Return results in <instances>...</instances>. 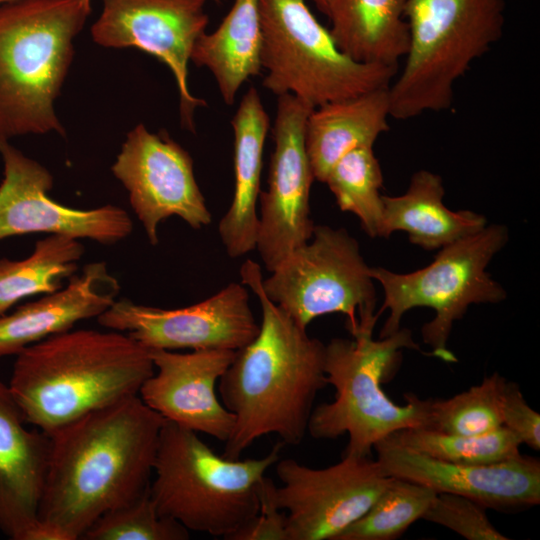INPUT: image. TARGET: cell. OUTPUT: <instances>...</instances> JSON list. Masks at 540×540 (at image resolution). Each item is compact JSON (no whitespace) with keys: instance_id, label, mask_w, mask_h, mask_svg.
<instances>
[{"instance_id":"obj_14","label":"cell","mask_w":540,"mask_h":540,"mask_svg":"<svg viewBox=\"0 0 540 540\" xmlns=\"http://www.w3.org/2000/svg\"><path fill=\"white\" fill-rule=\"evenodd\" d=\"M207 0H102L91 27L92 40L106 48H137L164 63L179 93L181 124L191 132L203 99L188 86V64L197 40L206 32Z\"/></svg>"},{"instance_id":"obj_13","label":"cell","mask_w":540,"mask_h":540,"mask_svg":"<svg viewBox=\"0 0 540 540\" xmlns=\"http://www.w3.org/2000/svg\"><path fill=\"white\" fill-rule=\"evenodd\" d=\"M111 170L127 190L152 246L159 242L160 223L171 216L195 230L211 223L193 160L166 131L153 133L142 123L136 125L127 133Z\"/></svg>"},{"instance_id":"obj_19","label":"cell","mask_w":540,"mask_h":540,"mask_svg":"<svg viewBox=\"0 0 540 540\" xmlns=\"http://www.w3.org/2000/svg\"><path fill=\"white\" fill-rule=\"evenodd\" d=\"M27 424L8 383L0 380V531L12 540H38L50 456V436Z\"/></svg>"},{"instance_id":"obj_36","label":"cell","mask_w":540,"mask_h":540,"mask_svg":"<svg viewBox=\"0 0 540 540\" xmlns=\"http://www.w3.org/2000/svg\"><path fill=\"white\" fill-rule=\"evenodd\" d=\"M13 1H16V0H0V7Z\"/></svg>"},{"instance_id":"obj_26","label":"cell","mask_w":540,"mask_h":540,"mask_svg":"<svg viewBox=\"0 0 540 540\" xmlns=\"http://www.w3.org/2000/svg\"><path fill=\"white\" fill-rule=\"evenodd\" d=\"M84 251L79 239L49 235L25 259L0 258V316L27 297L62 288L76 273Z\"/></svg>"},{"instance_id":"obj_22","label":"cell","mask_w":540,"mask_h":540,"mask_svg":"<svg viewBox=\"0 0 540 540\" xmlns=\"http://www.w3.org/2000/svg\"><path fill=\"white\" fill-rule=\"evenodd\" d=\"M389 116L388 87L313 108L306 121L305 144L315 180L324 183L348 152L373 147L389 130Z\"/></svg>"},{"instance_id":"obj_20","label":"cell","mask_w":540,"mask_h":540,"mask_svg":"<svg viewBox=\"0 0 540 540\" xmlns=\"http://www.w3.org/2000/svg\"><path fill=\"white\" fill-rule=\"evenodd\" d=\"M119 291V281L105 262L86 264L65 287L0 316V358L97 318L116 301Z\"/></svg>"},{"instance_id":"obj_35","label":"cell","mask_w":540,"mask_h":540,"mask_svg":"<svg viewBox=\"0 0 540 540\" xmlns=\"http://www.w3.org/2000/svg\"><path fill=\"white\" fill-rule=\"evenodd\" d=\"M315 6L322 12L324 15L328 16L331 5L334 0H312Z\"/></svg>"},{"instance_id":"obj_34","label":"cell","mask_w":540,"mask_h":540,"mask_svg":"<svg viewBox=\"0 0 540 540\" xmlns=\"http://www.w3.org/2000/svg\"><path fill=\"white\" fill-rule=\"evenodd\" d=\"M502 425L533 450L540 449V415L525 400L517 383L506 381L501 398Z\"/></svg>"},{"instance_id":"obj_3","label":"cell","mask_w":540,"mask_h":540,"mask_svg":"<svg viewBox=\"0 0 540 540\" xmlns=\"http://www.w3.org/2000/svg\"><path fill=\"white\" fill-rule=\"evenodd\" d=\"M153 373L149 350L126 333L69 330L19 352L8 386L26 422L50 435L139 395Z\"/></svg>"},{"instance_id":"obj_23","label":"cell","mask_w":540,"mask_h":540,"mask_svg":"<svg viewBox=\"0 0 540 540\" xmlns=\"http://www.w3.org/2000/svg\"><path fill=\"white\" fill-rule=\"evenodd\" d=\"M444 194L440 175L428 170L415 172L403 194L383 195L381 238L402 231L407 233L412 244L435 250L473 235L488 225L482 214L448 209L443 202Z\"/></svg>"},{"instance_id":"obj_33","label":"cell","mask_w":540,"mask_h":540,"mask_svg":"<svg viewBox=\"0 0 540 540\" xmlns=\"http://www.w3.org/2000/svg\"><path fill=\"white\" fill-rule=\"evenodd\" d=\"M275 489L272 479L265 476L259 486L257 515L229 540H288L286 514L276 502Z\"/></svg>"},{"instance_id":"obj_11","label":"cell","mask_w":540,"mask_h":540,"mask_svg":"<svg viewBox=\"0 0 540 540\" xmlns=\"http://www.w3.org/2000/svg\"><path fill=\"white\" fill-rule=\"evenodd\" d=\"M274 466L281 481L275 499L287 511L288 540H336L367 512L391 479L370 457L343 456L321 469L294 459H279Z\"/></svg>"},{"instance_id":"obj_32","label":"cell","mask_w":540,"mask_h":540,"mask_svg":"<svg viewBox=\"0 0 540 540\" xmlns=\"http://www.w3.org/2000/svg\"><path fill=\"white\" fill-rule=\"evenodd\" d=\"M486 507L470 498L436 493L422 519L444 526L467 540H507L490 522Z\"/></svg>"},{"instance_id":"obj_29","label":"cell","mask_w":540,"mask_h":540,"mask_svg":"<svg viewBox=\"0 0 540 540\" xmlns=\"http://www.w3.org/2000/svg\"><path fill=\"white\" fill-rule=\"evenodd\" d=\"M436 492L424 485L391 477L367 512L336 540H394L424 513Z\"/></svg>"},{"instance_id":"obj_28","label":"cell","mask_w":540,"mask_h":540,"mask_svg":"<svg viewBox=\"0 0 540 540\" xmlns=\"http://www.w3.org/2000/svg\"><path fill=\"white\" fill-rule=\"evenodd\" d=\"M387 439L441 461L466 465H485L515 458L520 455L521 445L517 436L504 426L480 435L406 428L392 433Z\"/></svg>"},{"instance_id":"obj_5","label":"cell","mask_w":540,"mask_h":540,"mask_svg":"<svg viewBox=\"0 0 540 540\" xmlns=\"http://www.w3.org/2000/svg\"><path fill=\"white\" fill-rule=\"evenodd\" d=\"M377 320L359 323L352 339L325 344L324 371L335 389L332 402L311 412L307 431L315 439L348 435L343 456L370 457L375 444L406 428H426L431 399L405 394L398 405L382 389L399 368L404 349L420 350L407 328L375 340Z\"/></svg>"},{"instance_id":"obj_30","label":"cell","mask_w":540,"mask_h":540,"mask_svg":"<svg viewBox=\"0 0 540 540\" xmlns=\"http://www.w3.org/2000/svg\"><path fill=\"white\" fill-rule=\"evenodd\" d=\"M506 379L498 372L447 399H431L426 429L480 435L502 425L501 398Z\"/></svg>"},{"instance_id":"obj_4","label":"cell","mask_w":540,"mask_h":540,"mask_svg":"<svg viewBox=\"0 0 540 540\" xmlns=\"http://www.w3.org/2000/svg\"><path fill=\"white\" fill-rule=\"evenodd\" d=\"M90 13L89 0H16L0 7V141L65 136L55 102Z\"/></svg>"},{"instance_id":"obj_16","label":"cell","mask_w":540,"mask_h":540,"mask_svg":"<svg viewBox=\"0 0 540 540\" xmlns=\"http://www.w3.org/2000/svg\"><path fill=\"white\" fill-rule=\"evenodd\" d=\"M0 156V240L48 233L112 245L132 232L130 216L118 206L83 210L54 201L48 195L54 182L50 171L10 141H0Z\"/></svg>"},{"instance_id":"obj_24","label":"cell","mask_w":540,"mask_h":540,"mask_svg":"<svg viewBox=\"0 0 540 540\" xmlns=\"http://www.w3.org/2000/svg\"><path fill=\"white\" fill-rule=\"evenodd\" d=\"M261 40L260 0H234L219 26L197 40L191 62L211 72L222 100L232 105L242 85L261 72Z\"/></svg>"},{"instance_id":"obj_18","label":"cell","mask_w":540,"mask_h":540,"mask_svg":"<svg viewBox=\"0 0 540 540\" xmlns=\"http://www.w3.org/2000/svg\"><path fill=\"white\" fill-rule=\"evenodd\" d=\"M148 350L154 373L139 391L142 401L167 421L225 443L234 426V415L218 398L216 384L236 351Z\"/></svg>"},{"instance_id":"obj_7","label":"cell","mask_w":540,"mask_h":540,"mask_svg":"<svg viewBox=\"0 0 540 540\" xmlns=\"http://www.w3.org/2000/svg\"><path fill=\"white\" fill-rule=\"evenodd\" d=\"M408 48L388 87L390 116L450 109L454 84L502 37L503 0H403Z\"/></svg>"},{"instance_id":"obj_17","label":"cell","mask_w":540,"mask_h":540,"mask_svg":"<svg viewBox=\"0 0 540 540\" xmlns=\"http://www.w3.org/2000/svg\"><path fill=\"white\" fill-rule=\"evenodd\" d=\"M387 476L424 485L436 493L461 495L486 508L509 512L540 503V462L519 455L505 461L466 465L441 461L391 442L374 448Z\"/></svg>"},{"instance_id":"obj_10","label":"cell","mask_w":540,"mask_h":540,"mask_svg":"<svg viewBox=\"0 0 540 540\" xmlns=\"http://www.w3.org/2000/svg\"><path fill=\"white\" fill-rule=\"evenodd\" d=\"M369 269L346 229L315 225L311 239L270 272L262 288L302 328L319 316L340 313L352 334L359 322L379 317Z\"/></svg>"},{"instance_id":"obj_15","label":"cell","mask_w":540,"mask_h":540,"mask_svg":"<svg viewBox=\"0 0 540 540\" xmlns=\"http://www.w3.org/2000/svg\"><path fill=\"white\" fill-rule=\"evenodd\" d=\"M97 321L103 327L125 332L147 349L173 351H237L256 337L260 327L246 286L235 282L201 302L178 309L116 300Z\"/></svg>"},{"instance_id":"obj_1","label":"cell","mask_w":540,"mask_h":540,"mask_svg":"<svg viewBox=\"0 0 540 540\" xmlns=\"http://www.w3.org/2000/svg\"><path fill=\"white\" fill-rule=\"evenodd\" d=\"M165 422L135 395L50 434L38 540H79L101 515L146 493Z\"/></svg>"},{"instance_id":"obj_21","label":"cell","mask_w":540,"mask_h":540,"mask_svg":"<svg viewBox=\"0 0 540 540\" xmlns=\"http://www.w3.org/2000/svg\"><path fill=\"white\" fill-rule=\"evenodd\" d=\"M234 133V193L218 232L227 254L242 257L256 249L258 201L269 116L255 87L242 96L231 120Z\"/></svg>"},{"instance_id":"obj_8","label":"cell","mask_w":540,"mask_h":540,"mask_svg":"<svg viewBox=\"0 0 540 540\" xmlns=\"http://www.w3.org/2000/svg\"><path fill=\"white\" fill-rule=\"evenodd\" d=\"M509 231L502 224L487 225L481 231L442 247L424 268L396 273L383 267H370L369 274L383 290L384 300L378 316L389 315L379 338L400 329L403 315L415 307H429L434 318L421 329L430 355L447 362H457L448 341L454 323L472 304H497L507 292L487 271L496 254L506 245Z\"/></svg>"},{"instance_id":"obj_27","label":"cell","mask_w":540,"mask_h":540,"mask_svg":"<svg viewBox=\"0 0 540 540\" xmlns=\"http://www.w3.org/2000/svg\"><path fill=\"white\" fill-rule=\"evenodd\" d=\"M324 183L341 211L354 214L371 238L381 237L383 174L373 147L345 154L330 169Z\"/></svg>"},{"instance_id":"obj_6","label":"cell","mask_w":540,"mask_h":540,"mask_svg":"<svg viewBox=\"0 0 540 540\" xmlns=\"http://www.w3.org/2000/svg\"><path fill=\"white\" fill-rule=\"evenodd\" d=\"M279 441L262 458L230 459L215 453L196 432L164 423L157 446L149 495L160 515L189 531L224 539L258 513L259 486L280 459Z\"/></svg>"},{"instance_id":"obj_31","label":"cell","mask_w":540,"mask_h":540,"mask_svg":"<svg viewBox=\"0 0 540 540\" xmlns=\"http://www.w3.org/2000/svg\"><path fill=\"white\" fill-rule=\"evenodd\" d=\"M189 530L157 511L149 490L101 515L82 540H187Z\"/></svg>"},{"instance_id":"obj_37","label":"cell","mask_w":540,"mask_h":540,"mask_svg":"<svg viewBox=\"0 0 540 540\" xmlns=\"http://www.w3.org/2000/svg\"><path fill=\"white\" fill-rule=\"evenodd\" d=\"M89 1H91V0H89ZM213 1H215V2H217V3H220V2L223 1V0H213Z\"/></svg>"},{"instance_id":"obj_25","label":"cell","mask_w":540,"mask_h":540,"mask_svg":"<svg viewBox=\"0 0 540 540\" xmlns=\"http://www.w3.org/2000/svg\"><path fill=\"white\" fill-rule=\"evenodd\" d=\"M403 10V0H334L329 30L353 60L398 67L409 39Z\"/></svg>"},{"instance_id":"obj_9","label":"cell","mask_w":540,"mask_h":540,"mask_svg":"<svg viewBox=\"0 0 540 540\" xmlns=\"http://www.w3.org/2000/svg\"><path fill=\"white\" fill-rule=\"evenodd\" d=\"M264 88L313 108L389 87L398 67L361 63L336 45L305 0H260Z\"/></svg>"},{"instance_id":"obj_2","label":"cell","mask_w":540,"mask_h":540,"mask_svg":"<svg viewBox=\"0 0 540 540\" xmlns=\"http://www.w3.org/2000/svg\"><path fill=\"white\" fill-rule=\"evenodd\" d=\"M241 283L257 296L262 322L256 337L236 351L218 382L220 400L234 415L223 456L239 459L258 438L276 434L299 444L308 427L317 393L327 384L325 344L310 337L262 288L258 263L247 259Z\"/></svg>"},{"instance_id":"obj_12","label":"cell","mask_w":540,"mask_h":540,"mask_svg":"<svg viewBox=\"0 0 540 540\" xmlns=\"http://www.w3.org/2000/svg\"><path fill=\"white\" fill-rule=\"evenodd\" d=\"M312 109L291 94L278 96L267 189L260 192L258 201L256 250L268 272L306 244L315 227L310 209L315 178L305 144Z\"/></svg>"}]
</instances>
